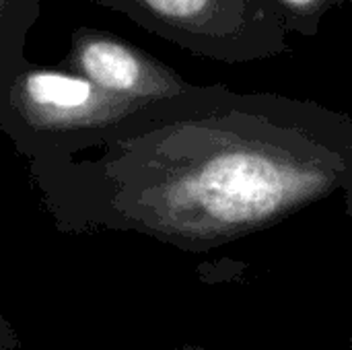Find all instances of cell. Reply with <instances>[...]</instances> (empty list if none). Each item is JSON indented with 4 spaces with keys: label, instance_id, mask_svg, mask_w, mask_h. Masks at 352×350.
<instances>
[{
    "label": "cell",
    "instance_id": "obj_1",
    "mask_svg": "<svg viewBox=\"0 0 352 350\" xmlns=\"http://www.w3.org/2000/svg\"><path fill=\"white\" fill-rule=\"evenodd\" d=\"M27 161L66 233L208 252L332 200L352 217V118L278 93L194 85L85 146Z\"/></svg>",
    "mask_w": 352,
    "mask_h": 350
},
{
    "label": "cell",
    "instance_id": "obj_2",
    "mask_svg": "<svg viewBox=\"0 0 352 350\" xmlns=\"http://www.w3.org/2000/svg\"><path fill=\"white\" fill-rule=\"evenodd\" d=\"M142 107L80 74L31 62L0 83V126L25 159L85 146Z\"/></svg>",
    "mask_w": 352,
    "mask_h": 350
},
{
    "label": "cell",
    "instance_id": "obj_3",
    "mask_svg": "<svg viewBox=\"0 0 352 350\" xmlns=\"http://www.w3.org/2000/svg\"><path fill=\"white\" fill-rule=\"evenodd\" d=\"M124 14L194 56L225 64L291 52L276 0H128Z\"/></svg>",
    "mask_w": 352,
    "mask_h": 350
},
{
    "label": "cell",
    "instance_id": "obj_4",
    "mask_svg": "<svg viewBox=\"0 0 352 350\" xmlns=\"http://www.w3.org/2000/svg\"><path fill=\"white\" fill-rule=\"evenodd\" d=\"M60 68L85 76L107 93L144 105L188 93L194 85L157 56L97 27H76Z\"/></svg>",
    "mask_w": 352,
    "mask_h": 350
},
{
    "label": "cell",
    "instance_id": "obj_5",
    "mask_svg": "<svg viewBox=\"0 0 352 350\" xmlns=\"http://www.w3.org/2000/svg\"><path fill=\"white\" fill-rule=\"evenodd\" d=\"M37 17L39 0H0V83L29 64L25 41Z\"/></svg>",
    "mask_w": 352,
    "mask_h": 350
},
{
    "label": "cell",
    "instance_id": "obj_6",
    "mask_svg": "<svg viewBox=\"0 0 352 350\" xmlns=\"http://www.w3.org/2000/svg\"><path fill=\"white\" fill-rule=\"evenodd\" d=\"M283 8L289 33L314 37L320 33L324 17L346 4L344 0H276Z\"/></svg>",
    "mask_w": 352,
    "mask_h": 350
},
{
    "label": "cell",
    "instance_id": "obj_7",
    "mask_svg": "<svg viewBox=\"0 0 352 350\" xmlns=\"http://www.w3.org/2000/svg\"><path fill=\"white\" fill-rule=\"evenodd\" d=\"M93 2H97V4H101V6H105V8L118 10V12H124L128 0H93Z\"/></svg>",
    "mask_w": 352,
    "mask_h": 350
},
{
    "label": "cell",
    "instance_id": "obj_8",
    "mask_svg": "<svg viewBox=\"0 0 352 350\" xmlns=\"http://www.w3.org/2000/svg\"><path fill=\"white\" fill-rule=\"evenodd\" d=\"M175 350H210V349H202V347H190V344H186V347H179V349Z\"/></svg>",
    "mask_w": 352,
    "mask_h": 350
},
{
    "label": "cell",
    "instance_id": "obj_9",
    "mask_svg": "<svg viewBox=\"0 0 352 350\" xmlns=\"http://www.w3.org/2000/svg\"><path fill=\"white\" fill-rule=\"evenodd\" d=\"M344 2H352V0H344Z\"/></svg>",
    "mask_w": 352,
    "mask_h": 350
},
{
    "label": "cell",
    "instance_id": "obj_10",
    "mask_svg": "<svg viewBox=\"0 0 352 350\" xmlns=\"http://www.w3.org/2000/svg\"><path fill=\"white\" fill-rule=\"evenodd\" d=\"M351 344H352V340H351Z\"/></svg>",
    "mask_w": 352,
    "mask_h": 350
}]
</instances>
